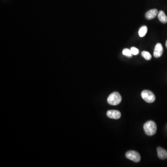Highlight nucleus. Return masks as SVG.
I'll list each match as a JSON object with an SVG mask.
<instances>
[{"label":"nucleus","instance_id":"9","mask_svg":"<svg viewBox=\"0 0 167 167\" xmlns=\"http://www.w3.org/2000/svg\"><path fill=\"white\" fill-rule=\"evenodd\" d=\"M158 18L162 23H166L167 22V16L163 11H160L157 14Z\"/></svg>","mask_w":167,"mask_h":167},{"label":"nucleus","instance_id":"8","mask_svg":"<svg viewBox=\"0 0 167 167\" xmlns=\"http://www.w3.org/2000/svg\"><path fill=\"white\" fill-rule=\"evenodd\" d=\"M158 157L160 159L162 160L167 158V151L165 150L164 148L161 147H158L157 148Z\"/></svg>","mask_w":167,"mask_h":167},{"label":"nucleus","instance_id":"14","mask_svg":"<svg viewBox=\"0 0 167 167\" xmlns=\"http://www.w3.org/2000/svg\"><path fill=\"white\" fill-rule=\"evenodd\" d=\"M166 47H167V41L166 42Z\"/></svg>","mask_w":167,"mask_h":167},{"label":"nucleus","instance_id":"11","mask_svg":"<svg viewBox=\"0 0 167 167\" xmlns=\"http://www.w3.org/2000/svg\"><path fill=\"white\" fill-rule=\"evenodd\" d=\"M142 55L144 58H145V60H150L152 58L151 55L148 52L145 51L142 52Z\"/></svg>","mask_w":167,"mask_h":167},{"label":"nucleus","instance_id":"6","mask_svg":"<svg viewBox=\"0 0 167 167\" xmlns=\"http://www.w3.org/2000/svg\"><path fill=\"white\" fill-rule=\"evenodd\" d=\"M164 52L163 47L161 43H157L155 45L153 55L155 58H159L162 55Z\"/></svg>","mask_w":167,"mask_h":167},{"label":"nucleus","instance_id":"12","mask_svg":"<svg viewBox=\"0 0 167 167\" xmlns=\"http://www.w3.org/2000/svg\"><path fill=\"white\" fill-rule=\"evenodd\" d=\"M122 53H123V55L127 56V57H131L133 55L131 51V49H129L128 48L124 49L122 52Z\"/></svg>","mask_w":167,"mask_h":167},{"label":"nucleus","instance_id":"1","mask_svg":"<svg viewBox=\"0 0 167 167\" xmlns=\"http://www.w3.org/2000/svg\"><path fill=\"white\" fill-rule=\"evenodd\" d=\"M144 129L146 135L148 136H153L157 132V125L154 122L149 121L144 124Z\"/></svg>","mask_w":167,"mask_h":167},{"label":"nucleus","instance_id":"13","mask_svg":"<svg viewBox=\"0 0 167 167\" xmlns=\"http://www.w3.org/2000/svg\"><path fill=\"white\" fill-rule=\"evenodd\" d=\"M131 50L133 55H137V54H139V50H138V49L136 48V47H132L131 48Z\"/></svg>","mask_w":167,"mask_h":167},{"label":"nucleus","instance_id":"4","mask_svg":"<svg viewBox=\"0 0 167 167\" xmlns=\"http://www.w3.org/2000/svg\"><path fill=\"white\" fill-rule=\"evenodd\" d=\"M126 157L127 159L134 162H138L140 161L141 156L138 152L135 151H129L126 153Z\"/></svg>","mask_w":167,"mask_h":167},{"label":"nucleus","instance_id":"2","mask_svg":"<svg viewBox=\"0 0 167 167\" xmlns=\"http://www.w3.org/2000/svg\"><path fill=\"white\" fill-rule=\"evenodd\" d=\"M122 97L118 92H114L109 95L107 98V102L110 105H117L121 102Z\"/></svg>","mask_w":167,"mask_h":167},{"label":"nucleus","instance_id":"5","mask_svg":"<svg viewBox=\"0 0 167 167\" xmlns=\"http://www.w3.org/2000/svg\"><path fill=\"white\" fill-rule=\"evenodd\" d=\"M107 116L110 118L118 119L121 117V113L117 110H109L107 112Z\"/></svg>","mask_w":167,"mask_h":167},{"label":"nucleus","instance_id":"3","mask_svg":"<svg viewBox=\"0 0 167 167\" xmlns=\"http://www.w3.org/2000/svg\"><path fill=\"white\" fill-rule=\"evenodd\" d=\"M141 97L144 100L148 103H153L155 100L154 94L148 90H144L141 93Z\"/></svg>","mask_w":167,"mask_h":167},{"label":"nucleus","instance_id":"7","mask_svg":"<svg viewBox=\"0 0 167 167\" xmlns=\"http://www.w3.org/2000/svg\"><path fill=\"white\" fill-rule=\"evenodd\" d=\"M158 13V12L157 9H152L146 12L145 17L147 20H152L157 16Z\"/></svg>","mask_w":167,"mask_h":167},{"label":"nucleus","instance_id":"10","mask_svg":"<svg viewBox=\"0 0 167 167\" xmlns=\"http://www.w3.org/2000/svg\"><path fill=\"white\" fill-rule=\"evenodd\" d=\"M148 27L147 26H144L142 27L138 32V34L139 36L141 37H143L146 35V34L147 33Z\"/></svg>","mask_w":167,"mask_h":167}]
</instances>
